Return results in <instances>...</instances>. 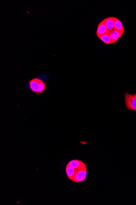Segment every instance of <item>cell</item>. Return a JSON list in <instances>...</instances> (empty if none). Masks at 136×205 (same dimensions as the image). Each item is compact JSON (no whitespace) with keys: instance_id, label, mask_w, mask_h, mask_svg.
I'll return each mask as SVG.
<instances>
[{"instance_id":"6da1fadb","label":"cell","mask_w":136,"mask_h":205,"mask_svg":"<svg viewBox=\"0 0 136 205\" xmlns=\"http://www.w3.org/2000/svg\"><path fill=\"white\" fill-rule=\"evenodd\" d=\"M29 88L32 92L37 95L42 94L47 89L46 85L43 80L39 78H34L29 81Z\"/></svg>"},{"instance_id":"7a4b0ae2","label":"cell","mask_w":136,"mask_h":205,"mask_svg":"<svg viewBox=\"0 0 136 205\" xmlns=\"http://www.w3.org/2000/svg\"><path fill=\"white\" fill-rule=\"evenodd\" d=\"M124 100L126 108L136 112V94L132 95L128 93H125Z\"/></svg>"},{"instance_id":"3957f363","label":"cell","mask_w":136,"mask_h":205,"mask_svg":"<svg viewBox=\"0 0 136 205\" xmlns=\"http://www.w3.org/2000/svg\"><path fill=\"white\" fill-rule=\"evenodd\" d=\"M87 176L86 165L77 170L74 177L73 181L76 183H79L84 181Z\"/></svg>"},{"instance_id":"277c9868","label":"cell","mask_w":136,"mask_h":205,"mask_svg":"<svg viewBox=\"0 0 136 205\" xmlns=\"http://www.w3.org/2000/svg\"><path fill=\"white\" fill-rule=\"evenodd\" d=\"M109 33V31L105 25V20L101 21L98 25L97 30L96 31V34L98 37L103 34Z\"/></svg>"},{"instance_id":"5b68a950","label":"cell","mask_w":136,"mask_h":205,"mask_svg":"<svg viewBox=\"0 0 136 205\" xmlns=\"http://www.w3.org/2000/svg\"><path fill=\"white\" fill-rule=\"evenodd\" d=\"M67 165L73 168L76 169L77 170L86 165L82 161L77 159L71 160L69 162Z\"/></svg>"},{"instance_id":"8992f818","label":"cell","mask_w":136,"mask_h":205,"mask_svg":"<svg viewBox=\"0 0 136 205\" xmlns=\"http://www.w3.org/2000/svg\"><path fill=\"white\" fill-rule=\"evenodd\" d=\"M124 33L121 32L113 30L112 31L109 33V34L111 38L112 44H114L123 35Z\"/></svg>"},{"instance_id":"52a82bcc","label":"cell","mask_w":136,"mask_h":205,"mask_svg":"<svg viewBox=\"0 0 136 205\" xmlns=\"http://www.w3.org/2000/svg\"><path fill=\"white\" fill-rule=\"evenodd\" d=\"M115 18V17H109L105 19V25L109 33L113 30Z\"/></svg>"},{"instance_id":"ba28073f","label":"cell","mask_w":136,"mask_h":205,"mask_svg":"<svg viewBox=\"0 0 136 205\" xmlns=\"http://www.w3.org/2000/svg\"><path fill=\"white\" fill-rule=\"evenodd\" d=\"M77 170L76 169L73 168L69 166L68 165H67L66 168V172L68 179L70 180L73 181V179L76 174V172Z\"/></svg>"},{"instance_id":"9c48e42d","label":"cell","mask_w":136,"mask_h":205,"mask_svg":"<svg viewBox=\"0 0 136 205\" xmlns=\"http://www.w3.org/2000/svg\"><path fill=\"white\" fill-rule=\"evenodd\" d=\"M113 30L122 33H124V31H125L122 23L120 20H119L116 17L115 18Z\"/></svg>"},{"instance_id":"30bf717a","label":"cell","mask_w":136,"mask_h":205,"mask_svg":"<svg viewBox=\"0 0 136 205\" xmlns=\"http://www.w3.org/2000/svg\"><path fill=\"white\" fill-rule=\"evenodd\" d=\"M98 38L101 41L103 42L105 44H107V45L112 44L111 38H110L109 34H103V35L100 36L98 37Z\"/></svg>"}]
</instances>
